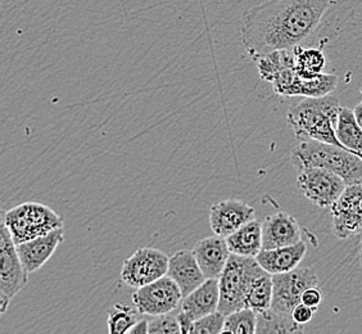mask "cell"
I'll list each match as a JSON object with an SVG mask.
<instances>
[{"label":"cell","instance_id":"obj_14","mask_svg":"<svg viewBox=\"0 0 362 334\" xmlns=\"http://www.w3.org/2000/svg\"><path fill=\"white\" fill-rule=\"evenodd\" d=\"M64 241L63 228L50 231L45 236L31 239L23 243L16 244L18 256L28 274L37 272L54 255L58 246Z\"/></svg>","mask_w":362,"mask_h":334},{"label":"cell","instance_id":"obj_32","mask_svg":"<svg viewBox=\"0 0 362 334\" xmlns=\"http://www.w3.org/2000/svg\"><path fill=\"white\" fill-rule=\"evenodd\" d=\"M148 329H149V321H138V323L130 329V334H149L148 333Z\"/></svg>","mask_w":362,"mask_h":334},{"label":"cell","instance_id":"obj_16","mask_svg":"<svg viewBox=\"0 0 362 334\" xmlns=\"http://www.w3.org/2000/svg\"><path fill=\"white\" fill-rule=\"evenodd\" d=\"M192 252L207 279L220 278L231 255L226 238L216 234L201 239Z\"/></svg>","mask_w":362,"mask_h":334},{"label":"cell","instance_id":"obj_33","mask_svg":"<svg viewBox=\"0 0 362 334\" xmlns=\"http://www.w3.org/2000/svg\"><path fill=\"white\" fill-rule=\"evenodd\" d=\"M354 113H355V117L357 122H358V125L361 126L362 129V100L354 108Z\"/></svg>","mask_w":362,"mask_h":334},{"label":"cell","instance_id":"obj_3","mask_svg":"<svg viewBox=\"0 0 362 334\" xmlns=\"http://www.w3.org/2000/svg\"><path fill=\"white\" fill-rule=\"evenodd\" d=\"M291 162L296 170L321 167L339 175L349 184L362 181V159L349 149L317 140H303L294 146Z\"/></svg>","mask_w":362,"mask_h":334},{"label":"cell","instance_id":"obj_8","mask_svg":"<svg viewBox=\"0 0 362 334\" xmlns=\"http://www.w3.org/2000/svg\"><path fill=\"white\" fill-rule=\"evenodd\" d=\"M297 173L300 193L319 207H332L347 187L339 175L321 167H306Z\"/></svg>","mask_w":362,"mask_h":334},{"label":"cell","instance_id":"obj_6","mask_svg":"<svg viewBox=\"0 0 362 334\" xmlns=\"http://www.w3.org/2000/svg\"><path fill=\"white\" fill-rule=\"evenodd\" d=\"M0 313H4L11 301L28 284V272L3 220L0 226Z\"/></svg>","mask_w":362,"mask_h":334},{"label":"cell","instance_id":"obj_35","mask_svg":"<svg viewBox=\"0 0 362 334\" xmlns=\"http://www.w3.org/2000/svg\"><path fill=\"white\" fill-rule=\"evenodd\" d=\"M360 91H361V94H362V88H361V89H360Z\"/></svg>","mask_w":362,"mask_h":334},{"label":"cell","instance_id":"obj_5","mask_svg":"<svg viewBox=\"0 0 362 334\" xmlns=\"http://www.w3.org/2000/svg\"><path fill=\"white\" fill-rule=\"evenodd\" d=\"M14 243L20 244L63 228V217L47 205L23 202L1 214Z\"/></svg>","mask_w":362,"mask_h":334},{"label":"cell","instance_id":"obj_7","mask_svg":"<svg viewBox=\"0 0 362 334\" xmlns=\"http://www.w3.org/2000/svg\"><path fill=\"white\" fill-rule=\"evenodd\" d=\"M274 293L272 310L292 316L294 307L300 304L302 294L310 287L319 286L316 272L310 267H297L292 272L272 275Z\"/></svg>","mask_w":362,"mask_h":334},{"label":"cell","instance_id":"obj_4","mask_svg":"<svg viewBox=\"0 0 362 334\" xmlns=\"http://www.w3.org/2000/svg\"><path fill=\"white\" fill-rule=\"evenodd\" d=\"M266 272L256 258L230 255L229 261L218 278L220 304L218 311L225 316L245 307L247 293L253 280Z\"/></svg>","mask_w":362,"mask_h":334},{"label":"cell","instance_id":"obj_18","mask_svg":"<svg viewBox=\"0 0 362 334\" xmlns=\"http://www.w3.org/2000/svg\"><path fill=\"white\" fill-rule=\"evenodd\" d=\"M306 243L300 241L292 246L262 250L258 253L256 260L264 270L270 272L272 275H275L297 269L300 261L306 256Z\"/></svg>","mask_w":362,"mask_h":334},{"label":"cell","instance_id":"obj_24","mask_svg":"<svg viewBox=\"0 0 362 334\" xmlns=\"http://www.w3.org/2000/svg\"><path fill=\"white\" fill-rule=\"evenodd\" d=\"M274 282L270 272H264L253 280L247 293L245 307H250L257 313H264L272 307Z\"/></svg>","mask_w":362,"mask_h":334},{"label":"cell","instance_id":"obj_1","mask_svg":"<svg viewBox=\"0 0 362 334\" xmlns=\"http://www.w3.org/2000/svg\"><path fill=\"white\" fill-rule=\"evenodd\" d=\"M330 0H266L244 12L240 40L253 61L294 49L319 28Z\"/></svg>","mask_w":362,"mask_h":334},{"label":"cell","instance_id":"obj_11","mask_svg":"<svg viewBox=\"0 0 362 334\" xmlns=\"http://www.w3.org/2000/svg\"><path fill=\"white\" fill-rule=\"evenodd\" d=\"M332 229L337 238L347 239L362 231V181L349 184L330 207Z\"/></svg>","mask_w":362,"mask_h":334},{"label":"cell","instance_id":"obj_12","mask_svg":"<svg viewBox=\"0 0 362 334\" xmlns=\"http://www.w3.org/2000/svg\"><path fill=\"white\" fill-rule=\"evenodd\" d=\"M220 286L218 279H207L202 286L181 301V310L177 319L180 323L181 334H189L195 321L218 310Z\"/></svg>","mask_w":362,"mask_h":334},{"label":"cell","instance_id":"obj_30","mask_svg":"<svg viewBox=\"0 0 362 334\" xmlns=\"http://www.w3.org/2000/svg\"><path fill=\"white\" fill-rule=\"evenodd\" d=\"M322 299H324L322 291L319 288V286H315L307 288L306 291L302 294L300 302L305 304L307 306L313 307V309L317 311V309L320 306Z\"/></svg>","mask_w":362,"mask_h":334},{"label":"cell","instance_id":"obj_27","mask_svg":"<svg viewBox=\"0 0 362 334\" xmlns=\"http://www.w3.org/2000/svg\"><path fill=\"white\" fill-rule=\"evenodd\" d=\"M138 310L124 304H116L108 311L107 327L111 334L129 333L130 329L138 323Z\"/></svg>","mask_w":362,"mask_h":334},{"label":"cell","instance_id":"obj_23","mask_svg":"<svg viewBox=\"0 0 362 334\" xmlns=\"http://www.w3.org/2000/svg\"><path fill=\"white\" fill-rule=\"evenodd\" d=\"M305 327L296 323L293 316H288L284 313H279L272 309L266 310L264 313H257L258 334H292L303 333Z\"/></svg>","mask_w":362,"mask_h":334},{"label":"cell","instance_id":"obj_19","mask_svg":"<svg viewBox=\"0 0 362 334\" xmlns=\"http://www.w3.org/2000/svg\"><path fill=\"white\" fill-rule=\"evenodd\" d=\"M226 242L231 253L245 258H257L258 253L264 250L262 223L253 219L226 237Z\"/></svg>","mask_w":362,"mask_h":334},{"label":"cell","instance_id":"obj_31","mask_svg":"<svg viewBox=\"0 0 362 334\" xmlns=\"http://www.w3.org/2000/svg\"><path fill=\"white\" fill-rule=\"evenodd\" d=\"M315 313H316V310H315V309L307 306V305L300 302V304H298L297 306L294 307L292 316L296 323H298L300 326L306 327L307 324H308L310 321H313Z\"/></svg>","mask_w":362,"mask_h":334},{"label":"cell","instance_id":"obj_26","mask_svg":"<svg viewBox=\"0 0 362 334\" xmlns=\"http://www.w3.org/2000/svg\"><path fill=\"white\" fill-rule=\"evenodd\" d=\"M257 330V313L250 307H243L226 315L223 333L255 334Z\"/></svg>","mask_w":362,"mask_h":334},{"label":"cell","instance_id":"obj_28","mask_svg":"<svg viewBox=\"0 0 362 334\" xmlns=\"http://www.w3.org/2000/svg\"><path fill=\"white\" fill-rule=\"evenodd\" d=\"M225 315L218 310L203 316L192 324L189 334H221L225 326Z\"/></svg>","mask_w":362,"mask_h":334},{"label":"cell","instance_id":"obj_15","mask_svg":"<svg viewBox=\"0 0 362 334\" xmlns=\"http://www.w3.org/2000/svg\"><path fill=\"white\" fill-rule=\"evenodd\" d=\"M264 250H272L298 243L302 241V231L298 221L286 212L266 216L262 221Z\"/></svg>","mask_w":362,"mask_h":334},{"label":"cell","instance_id":"obj_13","mask_svg":"<svg viewBox=\"0 0 362 334\" xmlns=\"http://www.w3.org/2000/svg\"><path fill=\"white\" fill-rule=\"evenodd\" d=\"M256 211L240 200H225L212 205L209 209L211 229L220 237H229L244 224L255 219Z\"/></svg>","mask_w":362,"mask_h":334},{"label":"cell","instance_id":"obj_20","mask_svg":"<svg viewBox=\"0 0 362 334\" xmlns=\"http://www.w3.org/2000/svg\"><path fill=\"white\" fill-rule=\"evenodd\" d=\"M335 132L341 146L362 159V129L356 120L354 110L341 107Z\"/></svg>","mask_w":362,"mask_h":334},{"label":"cell","instance_id":"obj_17","mask_svg":"<svg viewBox=\"0 0 362 334\" xmlns=\"http://www.w3.org/2000/svg\"><path fill=\"white\" fill-rule=\"evenodd\" d=\"M168 275L176 282L182 297H187L207 280L193 252L189 250H177L170 258Z\"/></svg>","mask_w":362,"mask_h":334},{"label":"cell","instance_id":"obj_25","mask_svg":"<svg viewBox=\"0 0 362 334\" xmlns=\"http://www.w3.org/2000/svg\"><path fill=\"white\" fill-rule=\"evenodd\" d=\"M296 57V71L302 79H313L324 74L327 59L320 49L300 48V45L293 49Z\"/></svg>","mask_w":362,"mask_h":334},{"label":"cell","instance_id":"obj_29","mask_svg":"<svg viewBox=\"0 0 362 334\" xmlns=\"http://www.w3.org/2000/svg\"><path fill=\"white\" fill-rule=\"evenodd\" d=\"M149 334H180L181 327L177 316H173L170 313L153 316L149 321Z\"/></svg>","mask_w":362,"mask_h":334},{"label":"cell","instance_id":"obj_9","mask_svg":"<svg viewBox=\"0 0 362 334\" xmlns=\"http://www.w3.org/2000/svg\"><path fill=\"white\" fill-rule=\"evenodd\" d=\"M170 258L165 252L152 247L135 250L124 261L121 279L126 286L140 288L168 275Z\"/></svg>","mask_w":362,"mask_h":334},{"label":"cell","instance_id":"obj_21","mask_svg":"<svg viewBox=\"0 0 362 334\" xmlns=\"http://www.w3.org/2000/svg\"><path fill=\"white\" fill-rule=\"evenodd\" d=\"M339 79L335 75L321 74L313 79L297 76L286 97L321 98L332 94L337 89Z\"/></svg>","mask_w":362,"mask_h":334},{"label":"cell","instance_id":"obj_22","mask_svg":"<svg viewBox=\"0 0 362 334\" xmlns=\"http://www.w3.org/2000/svg\"><path fill=\"white\" fill-rule=\"evenodd\" d=\"M257 70L259 77L267 83H272V80L281 74L283 71L296 67V57L293 49H281L274 50L266 56L258 58Z\"/></svg>","mask_w":362,"mask_h":334},{"label":"cell","instance_id":"obj_10","mask_svg":"<svg viewBox=\"0 0 362 334\" xmlns=\"http://www.w3.org/2000/svg\"><path fill=\"white\" fill-rule=\"evenodd\" d=\"M182 293L176 282L165 275L146 286L136 288L133 293L134 307L138 313L148 316L171 313L182 301Z\"/></svg>","mask_w":362,"mask_h":334},{"label":"cell","instance_id":"obj_2","mask_svg":"<svg viewBox=\"0 0 362 334\" xmlns=\"http://www.w3.org/2000/svg\"><path fill=\"white\" fill-rule=\"evenodd\" d=\"M339 111V100L332 94L321 98H305L288 111L286 122L300 142L317 140L344 148L335 132Z\"/></svg>","mask_w":362,"mask_h":334},{"label":"cell","instance_id":"obj_34","mask_svg":"<svg viewBox=\"0 0 362 334\" xmlns=\"http://www.w3.org/2000/svg\"><path fill=\"white\" fill-rule=\"evenodd\" d=\"M360 263H361V267H362V241H361V248H360Z\"/></svg>","mask_w":362,"mask_h":334}]
</instances>
